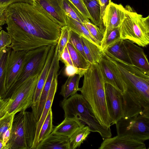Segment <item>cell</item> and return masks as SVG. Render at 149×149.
<instances>
[{
    "mask_svg": "<svg viewBox=\"0 0 149 149\" xmlns=\"http://www.w3.org/2000/svg\"><path fill=\"white\" fill-rule=\"evenodd\" d=\"M6 19L34 36L57 43L61 27L38 10L32 3H12L6 9Z\"/></svg>",
    "mask_w": 149,
    "mask_h": 149,
    "instance_id": "cell-1",
    "label": "cell"
},
{
    "mask_svg": "<svg viewBox=\"0 0 149 149\" xmlns=\"http://www.w3.org/2000/svg\"><path fill=\"white\" fill-rule=\"evenodd\" d=\"M83 76L82 86L78 91L90 105L100 124L110 127L113 122L107 108L105 84L98 64H91Z\"/></svg>",
    "mask_w": 149,
    "mask_h": 149,
    "instance_id": "cell-2",
    "label": "cell"
},
{
    "mask_svg": "<svg viewBox=\"0 0 149 149\" xmlns=\"http://www.w3.org/2000/svg\"><path fill=\"white\" fill-rule=\"evenodd\" d=\"M65 118L77 117L83 123L86 124L91 132L99 134L103 140L111 137L110 127L102 125L95 116L87 102L81 94L77 93L61 103Z\"/></svg>",
    "mask_w": 149,
    "mask_h": 149,
    "instance_id": "cell-3",
    "label": "cell"
},
{
    "mask_svg": "<svg viewBox=\"0 0 149 149\" xmlns=\"http://www.w3.org/2000/svg\"><path fill=\"white\" fill-rule=\"evenodd\" d=\"M125 17L119 27L120 38L138 45L146 47L149 43V15L144 17L129 6L125 7Z\"/></svg>",
    "mask_w": 149,
    "mask_h": 149,
    "instance_id": "cell-4",
    "label": "cell"
},
{
    "mask_svg": "<svg viewBox=\"0 0 149 149\" xmlns=\"http://www.w3.org/2000/svg\"><path fill=\"white\" fill-rule=\"evenodd\" d=\"M51 45L43 46L28 51L26 62L19 77L7 92L4 98H10L13 92L22 84L41 73Z\"/></svg>",
    "mask_w": 149,
    "mask_h": 149,
    "instance_id": "cell-5",
    "label": "cell"
},
{
    "mask_svg": "<svg viewBox=\"0 0 149 149\" xmlns=\"http://www.w3.org/2000/svg\"><path fill=\"white\" fill-rule=\"evenodd\" d=\"M117 135L144 142L149 139V116L139 114L123 117L115 124Z\"/></svg>",
    "mask_w": 149,
    "mask_h": 149,
    "instance_id": "cell-6",
    "label": "cell"
},
{
    "mask_svg": "<svg viewBox=\"0 0 149 149\" xmlns=\"http://www.w3.org/2000/svg\"><path fill=\"white\" fill-rule=\"evenodd\" d=\"M40 73L28 78L13 92L6 113L16 114L25 111L31 106L35 91Z\"/></svg>",
    "mask_w": 149,
    "mask_h": 149,
    "instance_id": "cell-7",
    "label": "cell"
},
{
    "mask_svg": "<svg viewBox=\"0 0 149 149\" xmlns=\"http://www.w3.org/2000/svg\"><path fill=\"white\" fill-rule=\"evenodd\" d=\"M6 29L11 43L9 47L16 51H28L57 43L36 37L27 33L12 22L6 19Z\"/></svg>",
    "mask_w": 149,
    "mask_h": 149,
    "instance_id": "cell-8",
    "label": "cell"
},
{
    "mask_svg": "<svg viewBox=\"0 0 149 149\" xmlns=\"http://www.w3.org/2000/svg\"><path fill=\"white\" fill-rule=\"evenodd\" d=\"M28 51H16L10 49L6 67V92L19 77L26 62Z\"/></svg>",
    "mask_w": 149,
    "mask_h": 149,
    "instance_id": "cell-9",
    "label": "cell"
},
{
    "mask_svg": "<svg viewBox=\"0 0 149 149\" xmlns=\"http://www.w3.org/2000/svg\"><path fill=\"white\" fill-rule=\"evenodd\" d=\"M33 4L38 10L61 27L66 26V15L59 0H33Z\"/></svg>",
    "mask_w": 149,
    "mask_h": 149,
    "instance_id": "cell-10",
    "label": "cell"
},
{
    "mask_svg": "<svg viewBox=\"0 0 149 149\" xmlns=\"http://www.w3.org/2000/svg\"><path fill=\"white\" fill-rule=\"evenodd\" d=\"M104 89L107 108L113 125L124 116L121 93L108 84H105Z\"/></svg>",
    "mask_w": 149,
    "mask_h": 149,
    "instance_id": "cell-11",
    "label": "cell"
},
{
    "mask_svg": "<svg viewBox=\"0 0 149 149\" xmlns=\"http://www.w3.org/2000/svg\"><path fill=\"white\" fill-rule=\"evenodd\" d=\"M126 11L121 4L111 1L107 7L103 18L105 30L102 41L110 32L119 27L125 17Z\"/></svg>",
    "mask_w": 149,
    "mask_h": 149,
    "instance_id": "cell-12",
    "label": "cell"
},
{
    "mask_svg": "<svg viewBox=\"0 0 149 149\" xmlns=\"http://www.w3.org/2000/svg\"><path fill=\"white\" fill-rule=\"evenodd\" d=\"M24 111L15 116L12 123L11 135L6 143L10 149H29L23 122Z\"/></svg>",
    "mask_w": 149,
    "mask_h": 149,
    "instance_id": "cell-13",
    "label": "cell"
},
{
    "mask_svg": "<svg viewBox=\"0 0 149 149\" xmlns=\"http://www.w3.org/2000/svg\"><path fill=\"white\" fill-rule=\"evenodd\" d=\"M123 43L131 64L149 76V64L143 49L128 40H123Z\"/></svg>",
    "mask_w": 149,
    "mask_h": 149,
    "instance_id": "cell-14",
    "label": "cell"
},
{
    "mask_svg": "<svg viewBox=\"0 0 149 149\" xmlns=\"http://www.w3.org/2000/svg\"><path fill=\"white\" fill-rule=\"evenodd\" d=\"M99 149H146L144 142L122 136H117L103 140Z\"/></svg>",
    "mask_w": 149,
    "mask_h": 149,
    "instance_id": "cell-15",
    "label": "cell"
},
{
    "mask_svg": "<svg viewBox=\"0 0 149 149\" xmlns=\"http://www.w3.org/2000/svg\"><path fill=\"white\" fill-rule=\"evenodd\" d=\"M57 74V71L54 68L51 67L50 68L40 98L35 105L31 107L32 112L37 122L40 118L52 81Z\"/></svg>",
    "mask_w": 149,
    "mask_h": 149,
    "instance_id": "cell-16",
    "label": "cell"
},
{
    "mask_svg": "<svg viewBox=\"0 0 149 149\" xmlns=\"http://www.w3.org/2000/svg\"><path fill=\"white\" fill-rule=\"evenodd\" d=\"M105 84L112 86L121 93L124 91V86L113 68L111 62L104 56L98 63Z\"/></svg>",
    "mask_w": 149,
    "mask_h": 149,
    "instance_id": "cell-17",
    "label": "cell"
},
{
    "mask_svg": "<svg viewBox=\"0 0 149 149\" xmlns=\"http://www.w3.org/2000/svg\"><path fill=\"white\" fill-rule=\"evenodd\" d=\"M56 75L54 78L50 88L47 100L39 121L37 123L36 134L31 149H36L38 135L42 124L49 111L51 108L55 94L56 92L58 85V77Z\"/></svg>",
    "mask_w": 149,
    "mask_h": 149,
    "instance_id": "cell-18",
    "label": "cell"
},
{
    "mask_svg": "<svg viewBox=\"0 0 149 149\" xmlns=\"http://www.w3.org/2000/svg\"><path fill=\"white\" fill-rule=\"evenodd\" d=\"M56 45H53L50 47L44 66L39 76L37 83L32 106L35 105L40 98L53 60Z\"/></svg>",
    "mask_w": 149,
    "mask_h": 149,
    "instance_id": "cell-19",
    "label": "cell"
},
{
    "mask_svg": "<svg viewBox=\"0 0 149 149\" xmlns=\"http://www.w3.org/2000/svg\"><path fill=\"white\" fill-rule=\"evenodd\" d=\"M85 125L77 117L65 118L61 123L54 128L51 133L70 138L78 129Z\"/></svg>",
    "mask_w": 149,
    "mask_h": 149,
    "instance_id": "cell-20",
    "label": "cell"
},
{
    "mask_svg": "<svg viewBox=\"0 0 149 149\" xmlns=\"http://www.w3.org/2000/svg\"><path fill=\"white\" fill-rule=\"evenodd\" d=\"M36 149H70L69 138L51 133L40 142Z\"/></svg>",
    "mask_w": 149,
    "mask_h": 149,
    "instance_id": "cell-21",
    "label": "cell"
},
{
    "mask_svg": "<svg viewBox=\"0 0 149 149\" xmlns=\"http://www.w3.org/2000/svg\"><path fill=\"white\" fill-rule=\"evenodd\" d=\"M84 51L87 60L91 64L98 63L104 54L99 47L81 37Z\"/></svg>",
    "mask_w": 149,
    "mask_h": 149,
    "instance_id": "cell-22",
    "label": "cell"
},
{
    "mask_svg": "<svg viewBox=\"0 0 149 149\" xmlns=\"http://www.w3.org/2000/svg\"><path fill=\"white\" fill-rule=\"evenodd\" d=\"M65 20L67 26L70 29L80 36L86 39L101 49L100 43L96 40L91 35L84 24L66 15Z\"/></svg>",
    "mask_w": 149,
    "mask_h": 149,
    "instance_id": "cell-23",
    "label": "cell"
},
{
    "mask_svg": "<svg viewBox=\"0 0 149 149\" xmlns=\"http://www.w3.org/2000/svg\"><path fill=\"white\" fill-rule=\"evenodd\" d=\"M88 13L93 24L102 32L101 22V9L99 0H81Z\"/></svg>",
    "mask_w": 149,
    "mask_h": 149,
    "instance_id": "cell-24",
    "label": "cell"
},
{
    "mask_svg": "<svg viewBox=\"0 0 149 149\" xmlns=\"http://www.w3.org/2000/svg\"><path fill=\"white\" fill-rule=\"evenodd\" d=\"M10 47L0 50V99H3L6 94V67Z\"/></svg>",
    "mask_w": 149,
    "mask_h": 149,
    "instance_id": "cell-25",
    "label": "cell"
},
{
    "mask_svg": "<svg viewBox=\"0 0 149 149\" xmlns=\"http://www.w3.org/2000/svg\"><path fill=\"white\" fill-rule=\"evenodd\" d=\"M82 77L79 74H76L68 77L65 83L61 86L60 94L67 99L77 93L78 91L80 79Z\"/></svg>",
    "mask_w": 149,
    "mask_h": 149,
    "instance_id": "cell-26",
    "label": "cell"
},
{
    "mask_svg": "<svg viewBox=\"0 0 149 149\" xmlns=\"http://www.w3.org/2000/svg\"><path fill=\"white\" fill-rule=\"evenodd\" d=\"M66 46L69 52L73 66L85 72L91 64L69 42Z\"/></svg>",
    "mask_w": 149,
    "mask_h": 149,
    "instance_id": "cell-27",
    "label": "cell"
},
{
    "mask_svg": "<svg viewBox=\"0 0 149 149\" xmlns=\"http://www.w3.org/2000/svg\"><path fill=\"white\" fill-rule=\"evenodd\" d=\"M105 51L122 61L131 64V63L121 38Z\"/></svg>",
    "mask_w": 149,
    "mask_h": 149,
    "instance_id": "cell-28",
    "label": "cell"
},
{
    "mask_svg": "<svg viewBox=\"0 0 149 149\" xmlns=\"http://www.w3.org/2000/svg\"><path fill=\"white\" fill-rule=\"evenodd\" d=\"M88 126H84L78 129L69 138L70 149L79 147L91 133Z\"/></svg>",
    "mask_w": 149,
    "mask_h": 149,
    "instance_id": "cell-29",
    "label": "cell"
},
{
    "mask_svg": "<svg viewBox=\"0 0 149 149\" xmlns=\"http://www.w3.org/2000/svg\"><path fill=\"white\" fill-rule=\"evenodd\" d=\"M62 8L65 14L72 19L82 23L89 19L85 17L69 0H59Z\"/></svg>",
    "mask_w": 149,
    "mask_h": 149,
    "instance_id": "cell-30",
    "label": "cell"
},
{
    "mask_svg": "<svg viewBox=\"0 0 149 149\" xmlns=\"http://www.w3.org/2000/svg\"><path fill=\"white\" fill-rule=\"evenodd\" d=\"M54 128L53 113L51 108L41 128L38 137L37 147L41 141L52 132Z\"/></svg>",
    "mask_w": 149,
    "mask_h": 149,
    "instance_id": "cell-31",
    "label": "cell"
},
{
    "mask_svg": "<svg viewBox=\"0 0 149 149\" xmlns=\"http://www.w3.org/2000/svg\"><path fill=\"white\" fill-rule=\"evenodd\" d=\"M69 31V28L66 26H63L61 28V35L56 47L58 59L68 42Z\"/></svg>",
    "mask_w": 149,
    "mask_h": 149,
    "instance_id": "cell-32",
    "label": "cell"
},
{
    "mask_svg": "<svg viewBox=\"0 0 149 149\" xmlns=\"http://www.w3.org/2000/svg\"><path fill=\"white\" fill-rule=\"evenodd\" d=\"M120 39L119 27L110 32L101 43V49L104 52L108 47L113 45Z\"/></svg>",
    "mask_w": 149,
    "mask_h": 149,
    "instance_id": "cell-33",
    "label": "cell"
},
{
    "mask_svg": "<svg viewBox=\"0 0 149 149\" xmlns=\"http://www.w3.org/2000/svg\"><path fill=\"white\" fill-rule=\"evenodd\" d=\"M68 42L71 44L75 49L87 60L84 51L81 36L70 29Z\"/></svg>",
    "mask_w": 149,
    "mask_h": 149,
    "instance_id": "cell-34",
    "label": "cell"
},
{
    "mask_svg": "<svg viewBox=\"0 0 149 149\" xmlns=\"http://www.w3.org/2000/svg\"><path fill=\"white\" fill-rule=\"evenodd\" d=\"M83 24L92 36L101 45L104 37V34L99 27L90 21H86Z\"/></svg>",
    "mask_w": 149,
    "mask_h": 149,
    "instance_id": "cell-35",
    "label": "cell"
},
{
    "mask_svg": "<svg viewBox=\"0 0 149 149\" xmlns=\"http://www.w3.org/2000/svg\"><path fill=\"white\" fill-rule=\"evenodd\" d=\"M16 113L10 114L6 113L0 118V139L2 140L3 134L12 124Z\"/></svg>",
    "mask_w": 149,
    "mask_h": 149,
    "instance_id": "cell-36",
    "label": "cell"
},
{
    "mask_svg": "<svg viewBox=\"0 0 149 149\" xmlns=\"http://www.w3.org/2000/svg\"><path fill=\"white\" fill-rule=\"evenodd\" d=\"M11 41L9 34L3 30L0 31V50L5 47H9Z\"/></svg>",
    "mask_w": 149,
    "mask_h": 149,
    "instance_id": "cell-37",
    "label": "cell"
},
{
    "mask_svg": "<svg viewBox=\"0 0 149 149\" xmlns=\"http://www.w3.org/2000/svg\"><path fill=\"white\" fill-rule=\"evenodd\" d=\"M77 8L86 18L90 19V17L81 0H69Z\"/></svg>",
    "mask_w": 149,
    "mask_h": 149,
    "instance_id": "cell-38",
    "label": "cell"
},
{
    "mask_svg": "<svg viewBox=\"0 0 149 149\" xmlns=\"http://www.w3.org/2000/svg\"><path fill=\"white\" fill-rule=\"evenodd\" d=\"M65 64V66L69 65L73 66L69 52L66 46L61 55L59 58Z\"/></svg>",
    "mask_w": 149,
    "mask_h": 149,
    "instance_id": "cell-39",
    "label": "cell"
},
{
    "mask_svg": "<svg viewBox=\"0 0 149 149\" xmlns=\"http://www.w3.org/2000/svg\"><path fill=\"white\" fill-rule=\"evenodd\" d=\"M85 73L83 71L72 65L65 66L64 70L65 74L68 77L72 76L76 74H79L82 77Z\"/></svg>",
    "mask_w": 149,
    "mask_h": 149,
    "instance_id": "cell-40",
    "label": "cell"
},
{
    "mask_svg": "<svg viewBox=\"0 0 149 149\" xmlns=\"http://www.w3.org/2000/svg\"><path fill=\"white\" fill-rule=\"evenodd\" d=\"M101 9V22L102 32L104 33L105 28L104 25L103 18L106 8L110 2L111 0H99Z\"/></svg>",
    "mask_w": 149,
    "mask_h": 149,
    "instance_id": "cell-41",
    "label": "cell"
},
{
    "mask_svg": "<svg viewBox=\"0 0 149 149\" xmlns=\"http://www.w3.org/2000/svg\"><path fill=\"white\" fill-rule=\"evenodd\" d=\"M10 98L0 99V118L5 114Z\"/></svg>",
    "mask_w": 149,
    "mask_h": 149,
    "instance_id": "cell-42",
    "label": "cell"
},
{
    "mask_svg": "<svg viewBox=\"0 0 149 149\" xmlns=\"http://www.w3.org/2000/svg\"><path fill=\"white\" fill-rule=\"evenodd\" d=\"M12 125L9 127L3 135L2 140L4 144H6L10 138L11 134Z\"/></svg>",
    "mask_w": 149,
    "mask_h": 149,
    "instance_id": "cell-43",
    "label": "cell"
},
{
    "mask_svg": "<svg viewBox=\"0 0 149 149\" xmlns=\"http://www.w3.org/2000/svg\"><path fill=\"white\" fill-rule=\"evenodd\" d=\"M0 2L8 6L13 3L19 2H25L30 3H33V1L30 0H0Z\"/></svg>",
    "mask_w": 149,
    "mask_h": 149,
    "instance_id": "cell-44",
    "label": "cell"
},
{
    "mask_svg": "<svg viewBox=\"0 0 149 149\" xmlns=\"http://www.w3.org/2000/svg\"><path fill=\"white\" fill-rule=\"evenodd\" d=\"M6 9L0 13V31L2 29V26L6 24Z\"/></svg>",
    "mask_w": 149,
    "mask_h": 149,
    "instance_id": "cell-45",
    "label": "cell"
},
{
    "mask_svg": "<svg viewBox=\"0 0 149 149\" xmlns=\"http://www.w3.org/2000/svg\"><path fill=\"white\" fill-rule=\"evenodd\" d=\"M0 149H10V146L4 144L3 140L0 139Z\"/></svg>",
    "mask_w": 149,
    "mask_h": 149,
    "instance_id": "cell-46",
    "label": "cell"
},
{
    "mask_svg": "<svg viewBox=\"0 0 149 149\" xmlns=\"http://www.w3.org/2000/svg\"><path fill=\"white\" fill-rule=\"evenodd\" d=\"M8 6L7 5L0 2V13L5 9Z\"/></svg>",
    "mask_w": 149,
    "mask_h": 149,
    "instance_id": "cell-47",
    "label": "cell"
},
{
    "mask_svg": "<svg viewBox=\"0 0 149 149\" xmlns=\"http://www.w3.org/2000/svg\"><path fill=\"white\" fill-rule=\"evenodd\" d=\"M31 0V1H33V0Z\"/></svg>",
    "mask_w": 149,
    "mask_h": 149,
    "instance_id": "cell-48",
    "label": "cell"
},
{
    "mask_svg": "<svg viewBox=\"0 0 149 149\" xmlns=\"http://www.w3.org/2000/svg\"></svg>",
    "mask_w": 149,
    "mask_h": 149,
    "instance_id": "cell-49",
    "label": "cell"
}]
</instances>
